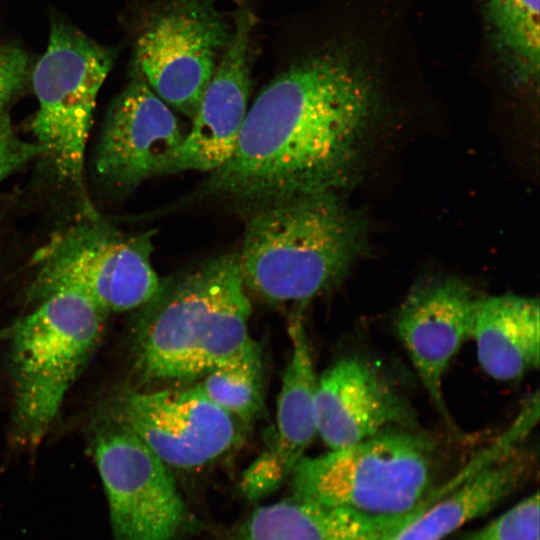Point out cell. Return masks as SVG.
Segmentation results:
<instances>
[{
    "label": "cell",
    "mask_w": 540,
    "mask_h": 540,
    "mask_svg": "<svg viewBox=\"0 0 540 540\" xmlns=\"http://www.w3.org/2000/svg\"><path fill=\"white\" fill-rule=\"evenodd\" d=\"M261 90L231 158L203 192L246 208L339 192L355 175L377 109L371 80L331 45L291 52Z\"/></svg>",
    "instance_id": "6da1fadb"
},
{
    "label": "cell",
    "mask_w": 540,
    "mask_h": 540,
    "mask_svg": "<svg viewBox=\"0 0 540 540\" xmlns=\"http://www.w3.org/2000/svg\"><path fill=\"white\" fill-rule=\"evenodd\" d=\"M238 253L209 258L169 279L140 307L134 367L150 382L187 381L260 355Z\"/></svg>",
    "instance_id": "7a4b0ae2"
},
{
    "label": "cell",
    "mask_w": 540,
    "mask_h": 540,
    "mask_svg": "<svg viewBox=\"0 0 540 540\" xmlns=\"http://www.w3.org/2000/svg\"><path fill=\"white\" fill-rule=\"evenodd\" d=\"M250 213L240 265L245 286L266 300H311L340 280L366 249V220L339 192L280 200Z\"/></svg>",
    "instance_id": "3957f363"
},
{
    "label": "cell",
    "mask_w": 540,
    "mask_h": 540,
    "mask_svg": "<svg viewBox=\"0 0 540 540\" xmlns=\"http://www.w3.org/2000/svg\"><path fill=\"white\" fill-rule=\"evenodd\" d=\"M109 314L70 291L54 293L5 328L13 386L11 440L35 448L100 343Z\"/></svg>",
    "instance_id": "277c9868"
},
{
    "label": "cell",
    "mask_w": 540,
    "mask_h": 540,
    "mask_svg": "<svg viewBox=\"0 0 540 540\" xmlns=\"http://www.w3.org/2000/svg\"><path fill=\"white\" fill-rule=\"evenodd\" d=\"M435 446L393 427L353 445L303 456L291 472L294 497L373 517L418 509L429 497Z\"/></svg>",
    "instance_id": "5b68a950"
},
{
    "label": "cell",
    "mask_w": 540,
    "mask_h": 540,
    "mask_svg": "<svg viewBox=\"0 0 540 540\" xmlns=\"http://www.w3.org/2000/svg\"><path fill=\"white\" fill-rule=\"evenodd\" d=\"M153 233L127 234L102 221L69 226L33 255L37 274L28 300L78 293L107 314L139 309L160 286L151 254Z\"/></svg>",
    "instance_id": "8992f818"
},
{
    "label": "cell",
    "mask_w": 540,
    "mask_h": 540,
    "mask_svg": "<svg viewBox=\"0 0 540 540\" xmlns=\"http://www.w3.org/2000/svg\"><path fill=\"white\" fill-rule=\"evenodd\" d=\"M116 54L62 19L53 18L45 53L32 72L38 109L31 130L62 181L83 186L96 98Z\"/></svg>",
    "instance_id": "52a82bcc"
},
{
    "label": "cell",
    "mask_w": 540,
    "mask_h": 540,
    "mask_svg": "<svg viewBox=\"0 0 540 540\" xmlns=\"http://www.w3.org/2000/svg\"><path fill=\"white\" fill-rule=\"evenodd\" d=\"M232 34L213 0H154L140 22L133 68L192 121Z\"/></svg>",
    "instance_id": "ba28073f"
},
{
    "label": "cell",
    "mask_w": 540,
    "mask_h": 540,
    "mask_svg": "<svg viewBox=\"0 0 540 540\" xmlns=\"http://www.w3.org/2000/svg\"><path fill=\"white\" fill-rule=\"evenodd\" d=\"M90 446L115 540H175L187 509L169 467L109 413L92 425Z\"/></svg>",
    "instance_id": "9c48e42d"
},
{
    "label": "cell",
    "mask_w": 540,
    "mask_h": 540,
    "mask_svg": "<svg viewBox=\"0 0 540 540\" xmlns=\"http://www.w3.org/2000/svg\"><path fill=\"white\" fill-rule=\"evenodd\" d=\"M114 418L133 431L168 467L204 466L235 447L242 422L210 401L195 385L184 389L129 391Z\"/></svg>",
    "instance_id": "30bf717a"
},
{
    "label": "cell",
    "mask_w": 540,
    "mask_h": 540,
    "mask_svg": "<svg viewBox=\"0 0 540 540\" xmlns=\"http://www.w3.org/2000/svg\"><path fill=\"white\" fill-rule=\"evenodd\" d=\"M185 135L170 106L133 68L107 110L95 149V171L108 187L132 189L171 173Z\"/></svg>",
    "instance_id": "8fae6325"
},
{
    "label": "cell",
    "mask_w": 540,
    "mask_h": 540,
    "mask_svg": "<svg viewBox=\"0 0 540 540\" xmlns=\"http://www.w3.org/2000/svg\"><path fill=\"white\" fill-rule=\"evenodd\" d=\"M481 296L464 281L442 278L414 287L394 320L421 383L443 420L455 427L445 403L443 376L463 344L472 338Z\"/></svg>",
    "instance_id": "7c38bea8"
},
{
    "label": "cell",
    "mask_w": 540,
    "mask_h": 540,
    "mask_svg": "<svg viewBox=\"0 0 540 540\" xmlns=\"http://www.w3.org/2000/svg\"><path fill=\"white\" fill-rule=\"evenodd\" d=\"M234 20L232 38L206 87L171 173H211L221 168L235 150L248 111L255 16L250 9L242 8Z\"/></svg>",
    "instance_id": "4fadbf2b"
},
{
    "label": "cell",
    "mask_w": 540,
    "mask_h": 540,
    "mask_svg": "<svg viewBox=\"0 0 540 540\" xmlns=\"http://www.w3.org/2000/svg\"><path fill=\"white\" fill-rule=\"evenodd\" d=\"M317 432L330 449L363 441L393 427L412 428L406 400L368 360L349 355L317 379Z\"/></svg>",
    "instance_id": "5bb4252c"
},
{
    "label": "cell",
    "mask_w": 540,
    "mask_h": 540,
    "mask_svg": "<svg viewBox=\"0 0 540 540\" xmlns=\"http://www.w3.org/2000/svg\"><path fill=\"white\" fill-rule=\"evenodd\" d=\"M288 332L292 354L277 399L275 430L241 479V489L251 499L277 489L318 434L315 409L318 377L300 314L290 320Z\"/></svg>",
    "instance_id": "9a60e30c"
},
{
    "label": "cell",
    "mask_w": 540,
    "mask_h": 540,
    "mask_svg": "<svg viewBox=\"0 0 540 540\" xmlns=\"http://www.w3.org/2000/svg\"><path fill=\"white\" fill-rule=\"evenodd\" d=\"M532 455L513 449L490 461L477 457L467 471L430 500L388 540H443L484 515L517 489L532 472Z\"/></svg>",
    "instance_id": "2e32d148"
},
{
    "label": "cell",
    "mask_w": 540,
    "mask_h": 540,
    "mask_svg": "<svg viewBox=\"0 0 540 540\" xmlns=\"http://www.w3.org/2000/svg\"><path fill=\"white\" fill-rule=\"evenodd\" d=\"M472 338L481 368L497 381H516L538 369V298L512 293L481 296Z\"/></svg>",
    "instance_id": "e0dca14e"
},
{
    "label": "cell",
    "mask_w": 540,
    "mask_h": 540,
    "mask_svg": "<svg viewBox=\"0 0 540 540\" xmlns=\"http://www.w3.org/2000/svg\"><path fill=\"white\" fill-rule=\"evenodd\" d=\"M424 505L401 516L373 517L293 497L259 507L234 540H388Z\"/></svg>",
    "instance_id": "ac0fdd59"
},
{
    "label": "cell",
    "mask_w": 540,
    "mask_h": 540,
    "mask_svg": "<svg viewBox=\"0 0 540 540\" xmlns=\"http://www.w3.org/2000/svg\"><path fill=\"white\" fill-rule=\"evenodd\" d=\"M494 36L513 77L521 83L539 72V0H486Z\"/></svg>",
    "instance_id": "d6986e66"
},
{
    "label": "cell",
    "mask_w": 540,
    "mask_h": 540,
    "mask_svg": "<svg viewBox=\"0 0 540 540\" xmlns=\"http://www.w3.org/2000/svg\"><path fill=\"white\" fill-rule=\"evenodd\" d=\"M196 387L214 404L244 423L251 422L263 402L261 356L214 369Z\"/></svg>",
    "instance_id": "ffe728a7"
},
{
    "label": "cell",
    "mask_w": 540,
    "mask_h": 540,
    "mask_svg": "<svg viewBox=\"0 0 540 540\" xmlns=\"http://www.w3.org/2000/svg\"><path fill=\"white\" fill-rule=\"evenodd\" d=\"M539 513L536 491L460 540H539Z\"/></svg>",
    "instance_id": "44dd1931"
},
{
    "label": "cell",
    "mask_w": 540,
    "mask_h": 540,
    "mask_svg": "<svg viewBox=\"0 0 540 540\" xmlns=\"http://www.w3.org/2000/svg\"><path fill=\"white\" fill-rule=\"evenodd\" d=\"M30 59L25 50L10 44H0V120L5 107L24 86Z\"/></svg>",
    "instance_id": "7402d4cb"
},
{
    "label": "cell",
    "mask_w": 540,
    "mask_h": 540,
    "mask_svg": "<svg viewBox=\"0 0 540 540\" xmlns=\"http://www.w3.org/2000/svg\"><path fill=\"white\" fill-rule=\"evenodd\" d=\"M40 155L43 148L38 143L20 138L8 119L0 120V182Z\"/></svg>",
    "instance_id": "603a6c76"
}]
</instances>
